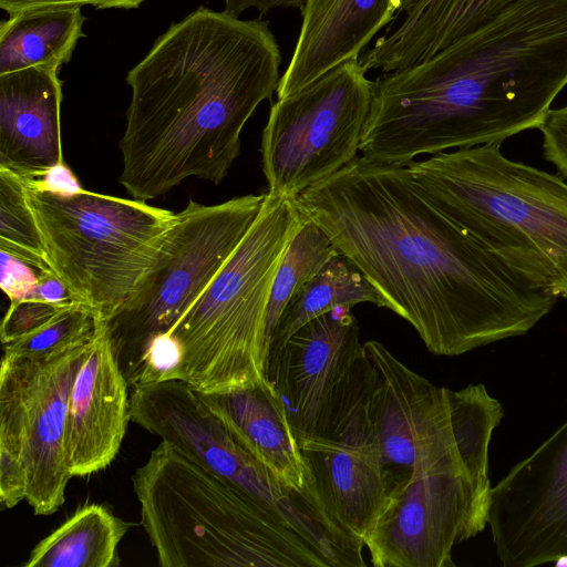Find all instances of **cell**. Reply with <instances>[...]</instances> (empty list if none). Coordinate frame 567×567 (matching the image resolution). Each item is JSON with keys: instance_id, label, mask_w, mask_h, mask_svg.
I'll list each match as a JSON object with an SVG mask.
<instances>
[{"instance_id": "5b68a950", "label": "cell", "mask_w": 567, "mask_h": 567, "mask_svg": "<svg viewBox=\"0 0 567 567\" xmlns=\"http://www.w3.org/2000/svg\"><path fill=\"white\" fill-rule=\"evenodd\" d=\"M484 144L408 167L431 202L533 286L567 298V183Z\"/></svg>"}, {"instance_id": "4316f807", "label": "cell", "mask_w": 567, "mask_h": 567, "mask_svg": "<svg viewBox=\"0 0 567 567\" xmlns=\"http://www.w3.org/2000/svg\"><path fill=\"white\" fill-rule=\"evenodd\" d=\"M97 323L96 313L78 302L35 332L3 344V353L27 358L59 354L92 341Z\"/></svg>"}, {"instance_id": "7402d4cb", "label": "cell", "mask_w": 567, "mask_h": 567, "mask_svg": "<svg viewBox=\"0 0 567 567\" xmlns=\"http://www.w3.org/2000/svg\"><path fill=\"white\" fill-rule=\"evenodd\" d=\"M126 532L107 507L84 505L33 547L24 567H117Z\"/></svg>"}, {"instance_id": "8fae6325", "label": "cell", "mask_w": 567, "mask_h": 567, "mask_svg": "<svg viewBox=\"0 0 567 567\" xmlns=\"http://www.w3.org/2000/svg\"><path fill=\"white\" fill-rule=\"evenodd\" d=\"M130 419L238 486L324 553L336 550L337 539L307 493L281 485L186 382L172 379L132 386Z\"/></svg>"}, {"instance_id": "e0dca14e", "label": "cell", "mask_w": 567, "mask_h": 567, "mask_svg": "<svg viewBox=\"0 0 567 567\" xmlns=\"http://www.w3.org/2000/svg\"><path fill=\"white\" fill-rule=\"evenodd\" d=\"M128 388L99 322L69 399L65 452L72 477L100 472L117 455L131 420Z\"/></svg>"}, {"instance_id": "484cf974", "label": "cell", "mask_w": 567, "mask_h": 567, "mask_svg": "<svg viewBox=\"0 0 567 567\" xmlns=\"http://www.w3.org/2000/svg\"><path fill=\"white\" fill-rule=\"evenodd\" d=\"M0 250L37 272L52 270L35 217L28 203L27 184L0 167Z\"/></svg>"}, {"instance_id": "2e32d148", "label": "cell", "mask_w": 567, "mask_h": 567, "mask_svg": "<svg viewBox=\"0 0 567 567\" xmlns=\"http://www.w3.org/2000/svg\"><path fill=\"white\" fill-rule=\"evenodd\" d=\"M306 468V493L326 523L362 545L383 511L392 481L375 444L296 436Z\"/></svg>"}, {"instance_id": "cb8c5ba5", "label": "cell", "mask_w": 567, "mask_h": 567, "mask_svg": "<svg viewBox=\"0 0 567 567\" xmlns=\"http://www.w3.org/2000/svg\"><path fill=\"white\" fill-rule=\"evenodd\" d=\"M450 398L460 455L477 495L489 506L488 449L493 432L504 417V409L483 383L451 390Z\"/></svg>"}, {"instance_id": "f1b7e54d", "label": "cell", "mask_w": 567, "mask_h": 567, "mask_svg": "<svg viewBox=\"0 0 567 567\" xmlns=\"http://www.w3.org/2000/svg\"><path fill=\"white\" fill-rule=\"evenodd\" d=\"M538 130L543 135L544 158L567 178V104L550 109Z\"/></svg>"}, {"instance_id": "4fadbf2b", "label": "cell", "mask_w": 567, "mask_h": 567, "mask_svg": "<svg viewBox=\"0 0 567 567\" xmlns=\"http://www.w3.org/2000/svg\"><path fill=\"white\" fill-rule=\"evenodd\" d=\"M488 508L465 470L414 473L392 484L363 544L375 567H453V547L485 528Z\"/></svg>"}, {"instance_id": "9a60e30c", "label": "cell", "mask_w": 567, "mask_h": 567, "mask_svg": "<svg viewBox=\"0 0 567 567\" xmlns=\"http://www.w3.org/2000/svg\"><path fill=\"white\" fill-rule=\"evenodd\" d=\"M487 524L503 566H567V420L492 487Z\"/></svg>"}, {"instance_id": "3957f363", "label": "cell", "mask_w": 567, "mask_h": 567, "mask_svg": "<svg viewBox=\"0 0 567 567\" xmlns=\"http://www.w3.org/2000/svg\"><path fill=\"white\" fill-rule=\"evenodd\" d=\"M373 82L368 131L396 165L538 128L567 85V0H513L430 59Z\"/></svg>"}, {"instance_id": "8992f818", "label": "cell", "mask_w": 567, "mask_h": 567, "mask_svg": "<svg viewBox=\"0 0 567 567\" xmlns=\"http://www.w3.org/2000/svg\"><path fill=\"white\" fill-rule=\"evenodd\" d=\"M305 220L296 198L266 193L248 233L169 331L181 350L172 379L202 393L241 390L267 379L271 286Z\"/></svg>"}, {"instance_id": "d6986e66", "label": "cell", "mask_w": 567, "mask_h": 567, "mask_svg": "<svg viewBox=\"0 0 567 567\" xmlns=\"http://www.w3.org/2000/svg\"><path fill=\"white\" fill-rule=\"evenodd\" d=\"M401 0H306L290 62L277 97L291 95L341 63L360 58L372 38L392 22Z\"/></svg>"}, {"instance_id": "6da1fadb", "label": "cell", "mask_w": 567, "mask_h": 567, "mask_svg": "<svg viewBox=\"0 0 567 567\" xmlns=\"http://www.w3.org/2000/svg\"><path fill=\"white\" fill-rule=\"evenodd\" d=\"M296 202L433 354L524 336L558 300L440 210L408 166L355 156Z\"/></svg>"}, {"instance_id": "f546056e", "label": "cell", "mask_w": 567, "mask_h": 567, "mask_svg": "<svg viewBox=\"0 0 567 567\" xmlns=\"http://www.w3.org/2000/svg\"><path fill=\"white\" fill-rule=\"evenodd\" d=\"M145 0H0V8L9 16L28 10L93 6L96 9H136Z\"/></svg>"}, {"instance_id": "5bb4252c", "label": "cell", "mask_w": 567, "mask_h": 567, "mask_svg": "<svg viewBox=\"0 0 567 567\" xmlns=\"http://www.w3.org/2000/svg\"><path fill=\"white\" fill-rule=\"evenodd\" d=\"M363 344L377 369L369 405L373 443L390 478L398 470L393 483L414 473L466 471L455 439L451 389L412 371L379 341Z\"/></svg>"}, {"instance_id": "30bf717a", "label": "cell", "mask_w": 567, "mask_h": 567, "mask_svg": "<svg viewBox=\"0 0 567 567\" xmlns=\"http://www.w3.org/2000/svg\"><path fill=\"white\" fill-rule=\"evenodd\" d=\"M373 96L360 58L272 103L260 144L271 196L297 198L355 156Z\"/></svg>"}, {"instance_id": "ac0fdd59", "label": "cell", "mask_w": 567, "mask_h": 567, "mask_svg": "<svg viewBox=\"0 0 567 567\" xmlns=\"http://www.w3.org/2000/svg\"><path fill=\"white\" fill-rule=\"evenodd\" d=\"M62 82L58 70L32 66L0 75V167L25 181L64 164Z\"/></svg>"}, {"instance_id": "4dcf8cb0", "label": "cell", "mask_w": 567, "mask_h": 567, "mask_svg": "<svg viewBox=\"0 0 567 567\" xmlns=\"http://www.w3.org/2000/svg\"><path fill=\"white\" fill-rule=\"evenodd\" d=\"M29 298L55 303L81 302L53 270L37 272V279Z\"/></svg>"}, {"instance_id": "83f0119b", "label": "cell", "mask_w": 567, "mask_h": 567, "mask_svg": "<svg viewBox=\"0 0 567 567\" xmlns=\"http://www.w3.org/2000/svg\"><path fill=\"white\" fill-rule=\"evenodd\" d=\"M75 303H55L37 298L10 301L0 327L2 344L35 332Z\"/></svg>"}, {"instance_id": "ba28073f", "label": "cell", "mask_w": 567, "mask_h": 567, "mask_svg": "<svg viewBox=\"0 0 567 567\" xmlns=\"http://www.w3.org/2000/svg\"><path fill=\"white\" fill-rule=\"evenodd\" d=\"M266 193L216 205L189 200L175 214L133 292L99 322L130 385L141 379L154 341L169 333L256 220Z\"/></svg>"}, {"instance_id": "277c9868", "label": "cell", "mask_w": 567, "mask_h": 567, "mask_svg": "<svg viewBox=\"0 0 567 567\" xmlns=\"http://www.w3.org/2000/svg\"><path fill=\"white\" fill-rule=\"evenodd\" d=\"M162 567H337L238 486L162 441L132 476Z\"/></svg>"}, {"instance_id": "d4e9b609", "label": "cell", "mask_w": 567, "mask_h": 567, "mask_svg": "<svg viewBox=\"0 0 567 567\" xmlns=\"http://www.w3.org/2000/svg\"><path fill=\"white\" fill-rule=\"evenodd\" d=\"M336 254L326 231L306 217L275 276L267 310V341L292 296Z\"/></svg>"}, {"instance_id": "7c38bea8", "label": "cell", "mask_w": 567, "mask_h": 567, "mask_svg": "<svg viewBox=\"0 0 567 567\" xmlns=\"http://www.w3.org/2000/svg\"><path fill=\"white\" fill-rule=\"evenodd\" d=\"M91 342L50 357L2 355L0 456L23 467L34 515H51L65 501L72 477L65 452L69 399Z\"/></svg>"}, {"instance_id": "9c48e42d", "label": "cell", "mask_w": 567, "mask_h": 567, "mask_svg": "<svg viewBox=\"0 0 567 567\" xmlns=\"http://www.w3.org/2000/svg\"><path fill=\"white\" fill-rule=\"evenodd\" d=\"M350 309L339 307L312 319L268 357L267 379L296 436L353 444L369 440L377 369Z\"/></svg>"}, {"instance_id": "836d02e7", "label": "cell", "mask_w": 567, "mask_h": 567, "mask_svg": "<svg viewBox=\"0 0 567 567\" xmlns=\"http://www.w3.org/2000/svg\"><path fill=\"white\" fill-rule=\"evenodd\" d=\"M416 0H401V8L399 14L405 13Z\"/></svg>"}, {"instance_id": "7a4b0ae2", "label": "cell", "mask_w": 567, "mask_h": 567, "mask_svg": "<svg viewBox=\"0 0 567 567\" xmlns=\"http://www.w3.org/2000/svg\"><path fill=\"white\" fill-rule=\"evenodd\" d=\"M281 60L268 20L199 7L172 23L125 78L120 184L144 202L190 177L219 184L245 124L277 91Z\"/></svg>"}, {"instance_id": "d6a6232c", "label": "cell", "mask_w": 567, "mask_h": 567, "mask_svg": "<svg viewBox=\"0 0 567 567\" xmlns=\"http://www.w3.org/2000/svg\"><path fill=\"white\" fill-rule=\"evenodd\" d=\"M41 187L54 192L73 193L82 188L73 173L64 165L52 169L42 179L31 181Z\"/></svg>"}, {"instance_id": "52a82bcc", "label": "cell", "mask_w": 567, "mask_h": 567, "mask_svg": "<svg viewBox=\"0 0 567 567\" xmlns=\"http://www.w3.org/2000/svg\"><path fill=\"white\" fill-rule=\"evenodd\" d=\"M51 269L102 319L135 289L175 214L144 200L25 181Z\"/></svg>"}, {"instance_id": "603a6c76", "label": "cell", "mask_w": 567, "mask_h": 567, "mask_svg": "<svg viewBox=\"0 0 567 567\" xmlns=\"http://www.w3.org/2000/svg\"><path fill=\"white\" fill-rule=\"evenodd\" d=\"M361 302L383 307L380 293L364 275L338 252L289 300L269 340L268 357L312 319L336 308H352Z\"/></svg>"}, {"instance_id": "1f68e13d", "label": "cell", "mask_w": 567, "mask_h": 567, "mask_svg": "<svg viewBox=\"0 0 567 567\" xmlns=\"http://www.w3.org/2000/svg\"><path fill=\"white\" fill-rule=\"evenodd\" d=\"M226 12L239 17L247 9L254 8L262 17L276 8H295L301 10L306 0H224Z\"/></svg>"}, {"instance_id": "44dd1931", "label": "cell", "mask_w": 567, "mask_h": 567, "mask_svg": "<svg viewBox=\"0 0 567 567\" xmlns=\"http://www.w3.org/2000/svg\"><path fill=\"white\" fill-rule=\"evenodd\" d=\"M85 17L80 7L21 11L0 24V75L32 66L59 70L68 63Z\"/></svg>"}, {"instance_id": "ffe728a7", "label": "cell", "mask_w": 567, "mask_h": 567, "mask_svg": "<svg viewBox=\"0 0 567 567\" xmlns=\"http://www.w3.org/2000/svg\"><path fill=\"white\" fill-rule=\"evenodd\" d=\"M198 394L230 435L281 485L306 494V468L299 444L268 379L241 390Z\"/></svg>"}]
</instances>
